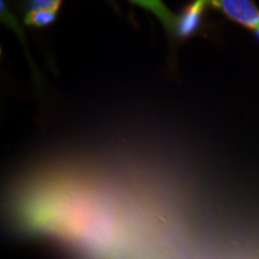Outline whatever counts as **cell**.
I'll return each mask as SVG.
<instances>
[{
	"mask_svg": "<svg viewBox=\"0 0 259 259\" xmlns=\"http://www.w3.org/2000/svg\"><path fill=\"white\" fill-rule=\"evenodd\" d=\"M131 2L135 3L136 5L147 9L148 11L153 12L160 19L163 27L167 29V31L176 32L178 17L167 9V6L162 3V0H131Z\"/></svg>",
	"mask_w": 259,
	"mask_h": 259,
	"instance_id": "3",
	"label": "cell"
},
{
	"mask_svg": "<svg viewBox=\"0 0 259 259\" xmlns=\"http://www.w3.org/2000/svg\"><path fill=\"white\" fill-rule=\"evenodd\" d=\"M60 5L61 2L50 9L30 10L24 18L25 24L34 25V27H46V25L53 23L57 18L58 10H59Z\"/></svg>",
	"mask_w": 259,
	"mask_h": 259,
	"instance_id": "4",
	"label": "cell"
},
{
	"mask_svg": "<svg viewBox=\"0 0 259 259\" xmlns=\"http://www.w3.org/2000/svg\"><path fill=\"white\" fill-rule=\"evenodd\" d=\"M253 31H254V34H255V36H257V37H258V38H259V27H257V28H255V29H254V30H253Z\"/></svg>",
	"mask_w": 259,
	"mask_h": 259,
	"instance_id": "6",
	"label": "cell"
},
{
	"mask_svg": "<svg viewBox=\"0 0 259 259\" xmlns=\"http://www.w3.org/2000/svg\"><path fill=\"white\" fill-rule=\"evenodd\" d=\"M63 0H30L29 5L31 10H40V9H50L52 6L57 5L58 3Z\"/></svg>",
	"mask_w": 259,
	"mask_h": 259,
	"instance_id": "5",
	"label": "cell"
},
{
	"mask_svg": "<svg viewBox=\"0 0 259 259\" xmlns=\"http://www.w3.org/2000/svg\"><path fill=\"white\" fill-rule=\"evenodd\" d=\"M209 3L244 27L253 30L259 27V10L251 0H209Z\"/></svg>",
	"mask_w": 259,
	"mask_h": 259,
	"instance_id": "1",
	"label": "cell"
},
{
	"mask_svg": "<svg viewBox=\"0 0 259 259\" xmlns=\"http://www.w3.org/2000/svg\"><path fill=\"white\" fill-rule=\"evenodd\" d=\"M209 4V0H194L192 4L187 6L183 14L178 17L176 28L177 36L187 37L193 35L199 27L204 10Z\"/></svg>",
	"mask_w": 259,
	"mask_h": 259,
	"instance_id": "2",
	"label": "cell"
}]
</instances>
